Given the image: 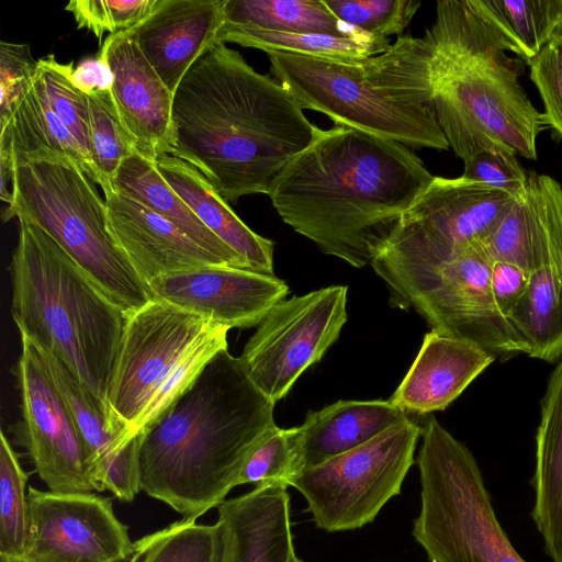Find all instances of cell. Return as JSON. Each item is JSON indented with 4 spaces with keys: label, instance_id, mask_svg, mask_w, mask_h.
I'll return each mask as SVG.
<instances>
[{
    "label": "cell",
    "instance_id": "1",
    "mask_svg": "<svg viewBox=\"0 0 562 562\" xmlns=\"http://www.w3.org/2000/svg\"><path fill=\"white\" fill-rule=\"evenodd\" d=\"M317 130L283 86L216 43L173 93L169 155L192 165L227 203H236L244 195H268Z\"/></svg>",
    "mask_w": 562,
    "mask_h": 562
},
{
    "label": "cell",
    "instance_id": "2",
    "mask_svg": "<svg viewBox=\"0 0 562 562\" xmlns=\"http://www.w3.org/2000/svg\"><path fill=\"white\" fill-rule=\"evenodd\" d=\"M434 177L409 147L335 125L317 130L268 196L282 221L321 251L362 268Z\"/></svg>",
    "mask_w": 562,
    "mask_h": 562
},
{
    "label": "cell",
    "instance_id": "3",
    "mask_svg": "<svg viewBox=\"0 0 562 562\" xmlns=\"http://www.w3.org/2000/svg\"><path fill=\"white\" fill-rule=\"evenodd\" d=\"M273 407L239 358L217 353L140 435V491L198 519L237 486L248 458L276 426Z\"/></svg>",
    "mask_w": 562,
    "mask_h": 562
},
{
    "label": "cell",
    "instance_id": "4",
    "mask_svg": "<svg viewBox=\"0 0 562 562\" xmlns=\"http://www.w3.org/2000/svg\"><path fill=\"white\" fill-rule=\"evenodd\" d=\"M434 44V111L450 148L463 161L504 146L535 160L542 113L519 82L521 65L468 0H440L425 33Z\"/></svg>",
    "mask_w": 562,
    "mask_h": 562
},
{
    "label": "cell",
    "instance_id": "5",
    "mask_svg": "<svg viewBox=\"0 0 562 562\" xmlns=\"http://www.w3.org/2000/svg\"><path fill=\"white\" fill-rule=\"evenodd\" d=\"M430 38L398 36L360 61L270 53L271 74L303 110L409 148L447 150L432 105Z\"/></svg>",
    "mask_w": 562,
    "mask_h": 562
},
{
    "label": "cell",
    "instance_id": "6",
    "mask_svg": "<svg viewBox=\"0 0 562 562\" xmlns=\"http://www.w3.org/2000/svg\"><path fill=\"white\" fill-rule=\"evenodd\" d=\"M19 224L9 269L20 336L60 359L109 414L108 387L126 314L44 231Z\"/></svg>",
    "mask_w": 562,
    "mask_h": 562
},
{
    "label": "cell",
    "instance_id": "7",
    "mask_svg": "<svg viewBox=\"0 0 562 562\" xmlns=\"http://www.w3.org/2000/svg\"><path fill=\"white\" fill-rule=\"evenodd\" d=\"M12 202L2 213L35 224L126 315L151 299L111 235L105 200L68 156L43 148L13 157Z\"/></svg>",
    "mask_w": 562,
    "mask_h": 562
},
{
    "label": "cell",
    "instance_id": "8",
    "mask_svg": "<svg viewBox=\"0 0 562 562\" xmlns=\"http://www.w3.org/2000/svg\"><path fill=\"white\" fill-rule=\"evenodd\" d=\"M417 465L412 535L430 562H527L497 519L475 457L434 417L422 430Z\"/></svg>",
    "mask_w": 562,
    "mask_h": 562
},
{
    "label": "cell",
    "instance_id": "9",
    "mask_svg": "<svg viewBox=\"0 0 562 562\" xmlns=\"http://www.w3.org/2000/svg\"><path fill=\"white\" fill-rule=\"evenodd\" d=\"M514 198L461 176H435L371 261L390 304L408 308L439 267L487 237Z\"/></svg>",
    "mask_w": 562,
    "mask_h": 562
},
{
    "label": "cell",
    "instance_id": "10",
    "mask_svg": "<svg viewBox=\"0 0 562 562\" xmlns=\"http://www.w3.org/2000/svg\"><path fill=\"white\" fill-rule=\"evenodd\" d=\"M422 430L407 419L350 451L297 472L288 485L305 498L317 528L327 532L360 529L401 493Z\"/></svg>",
    "mask_w": 562,
    "mask_h": 562
},
{
    "label": "cell",
    "instance_id": "11",
    "mask_svg": "<svg viewBox=\"0 0 562 562\" xmlns=\"http://www.w3.org/2000/svg\"><path fill=\"white\" fill-rule=\"evenodd\" d=\"M215 325L161 300L126 315L106 403L110 426L126 449L128 435L193 345Z\"/></svg>",
    "mask_w": 562,
    "mask_h": 562
},
{
    "label": "cell",
    "instance_id": "12",
    "mask_svg": "<svg viewBox=\"0 0 562 562\" xmlns=\"http://www.w3.org/2000/svg\"><path fill=\"white\" fill-rule=\"evenodd\" d=\"M346 285H331L277 303L241 356L251 382L276 405L319 361L347 322Z\"/></svg>",
    "mask_w": 562,
    "mask_h": 562
},
{
    "label": "cell",
    "instance_id": "13",
    "mask_svg": "<svg viewBox=\"0 0 562 562\" xmlns=\"http://www.w3.org/2000/svg\"><path fill=\"white\" fill-rule=\"evenodd\" d=\"M493 262L483 243H473L437 269L409 307L431 330L469 341L504 362L528 355V348L494 300Z\"/></svg>",
    "mask_w": 562,
    "mask_h": 562
},
{
    "label": "cell",
    "instance_id": "14",
    "mask_svg": "<svg viewBox=\"0 0 562 562\" xmlns=\"http://www.w3.org/2000/svg\"><path fill=\"white\" fill-rule=\"evenodd\" d=\"M24 440L40 479L53 493H92L89 452L74 416L30 339L21 336L16 367Z\"/></svg>",
    "mask_w": 562,
    "mask_h": 562
},
{
    "label": "cell",
    "instance_id": "15",
    "mask_svg": "<svg viewBox=\"0 0 562 562\" xmlns=\"http://www.w3.org/2000/svg\"><path fill=\"white\" fill-rule=\"evenodd\" d=\"M30 562H124L134 542L112 501L94 493L27 490Z\"/></svg>",
    "mask_w": 562,
    "mask_h": 562
},
{
    "label": "cell",
    "instance_id": "16",
    "mask_svg": "<svg viewBox=\"0 0 562 562\" xmlns=\"http://www.w3.org/2000/svg\"><path fill=\"white\" fill-rule=\"evenodd\" d=\"M151 300H161L223 325L258 326L269 311L289 294L274 274L226 266L172 272L147 284Z\"/></svg>",
    "mask_w": 562,
    "mask_h": 562
},
{
    "label": "cell",
    "instance_id": "17",
    "mask_svg": "<svg viewBox=\"0 0 562 562\" xmlns=\"http://www.w3.org/2000/svg\"><path fill=\"white\" fill-rule=\"evenodd\" d=\"M99 56L112 74L111 94L135 149L156 162L173 144V93L126 33L110 34Z\"/></svg>",
    "mask_w": 562,
    "mask_h": 562
},
{
    "label": "cell",
    "instance_id": "18",
    "mask_svg": "<svg viewBox=\"0 0 562 562\" xmlns=\"http://www.w3.org/2000/svg\"><path fill=\"white\" fill-rule=\"evenodd\" d=\"M482 243L493 261L529 274L541 268L562 270V186L548 175L529 171L525 190Z\"/></svg>",
    "mask_w": 562,
    "mask_h": 562
},
{
    "label": "cell",
    "instance_id": "19",
    "mask_svg": "<svg viewBox=\"0 0 562 562\" xmlns=\"http://www.w3.org/2000/svg\"><path fill=\"white\" fill-rule=\"evenodd\" d=\"M223 5L224 0H157L125 31L172 93L194 63L218 43Z\"/></svg>",
    "mask_w": 562,
    "mask_h": 562
},
{
    "label": "cell",
    "instance_id": "20",
    "mask_svg": "<svg viewBox=\"0 0 562 562\" xmlns=\"http://www.w3.org/2000/svg\"><path fill=\"white\" fill-rule=\"evenodd\" d=\"M104 195L111 235L146 286L164 274L225 266L172 223L115 188Z\"/></svg>",
    "mask_w": 562,
    "mask_h": 562
},
{
    "label": "cell",
    "instance_id": "21",
    "mask_svg": "<svg viewBox=\"0 0 562 562\" xmlns=\"http://www.w3.org/2000/svg\"><path fill=\"white\" fill-rule=\"evenodd\" d=\"M282 486H257L217 506L221 562H296L290 495Z\"/></svg>",
    "mask_w": 562,
    "mask_h": 562
},
{
    "label": "cell",
    "instance_id": "22",
    "mask_svg": "<svg viewBox=\"0 0 562 562\" xmlns=\"http://www.w3.org/2000/svg\"><path fill=\"white\" fill-rule=\"evenodd\" d=\"M38 350L86 443L98 492L109 491L122 502H132L140 492V435L134 438L128 448L121 450L119 437L111 428L109 414L103 406L60 359L40 348Z\"/></svg>",
    "mask_w": 562,
    "mask_h": 562
},
{
    "label": "cell",
    "instance_id": "23",
    "mask_svg": "<svg viewBox=\"0 0 562 562\" xmlns=\"http://www.w3.org/2000/svg\"><path fill=\"white\" fill-rule=\"evenodd\" d=\"M495 360L469 341L430 330L389 401L406 414L443 411Z\"/></svg>",
    "mask_w": 562,
    "mask_h": 562
},
{
    "label": "cell",
    "instance_id": "24",
    "mask_svg": "<svg viewBox=\"0 0 562 562\" xmlns=\"http://www.w3.org/2000/svg\"><path fill=\"white\" fill-rule=\"evenodd\" d=\"M407 419L408 415L389 400L338 401L319 411H310L301 426L290 428L292 476L350 451Z\"/></svg>",
    "mask_w": 562,
    "mask_h": 562
},
{
    "label": "cell",
    "instance_id": "25",
    "mask_svg": "<svg viewBox=\"0 0 562 562\" xmlns=\"http://www.w3.org/2000/svg\"><path fill=\"white\" fill-rule=\"evenodd\" d=\"M530 517L546 554L562 562V359L551 372L540 402Z\"/></svg>",
    "mask_w": 562,
    "mask_h": 562
},
{
    "label": "cell",
    "instance_id": "26",
    "mask_svg": "<svg viewBox=\"0 0 562 562\" xmlns=\"http://www.w3.org/2000/svg\"><path fill=\"white\" fill-rule=\"evenodd\" d=\"M155 164L196 217L239 255L249 270L273 274V241L251 231L196 168L169 154L160 155Z\"/></svg>",
    "mask_w": 562,
    "mask_h": 562
},
{
    "label": "cell",
    "instance_id": "27",
    "mask_svg": "<svg viewBox=\"0 0 562 562\" xmlns=\"http://www.w3.org/2000/svg\"><path fill=\"white\" fill-rule=\"evenodd\" d=\"M113 188L172 223L225 266L248 269L232 248L213 234L158 171L156 164L137 150L121 164Z\"/></svg>",
    "mask_w": 562,
    "mask_h": 562
},
{
    "label": "cell",
    "instance_id": "28",
    "mask_svg": "<svg viewBox=\"0 0 562 562\" xmlns=\"http://www.w3.org/2000/svg\"><path fill=\"white\" fill-rule=\"evenodd\" d=\"M43 148L68 156L92 182L100 183L95 169L52 111L36 72L32 87L8 122L0 127V153L13 158Z\"/></svg>",
    "mask_w": 562,
    "mask_h": 562
},
{
    "label": "cell",
    "instance_id": "29",
    "mask_svg": "<svg viewBox=\"0 0 562 562\" xmlns=\"http://www.w3.org/2000/svg\"><path fill=\"white\" fill-rule=\"evenodd\" d=\"M528 348V357L549 363L562 359V270L529 274L526 291L507 316Z\"/></svg>",
    "mask_w": 562,
    "mask_h": 562
},
{
    "label": "cell",
    "instance_id": "30",
    "mask_svg": "<svg viewBox=\"0 0 562 562\" xmlns=\"http://www.w3.org/2000/svg\"><path fill=\"white\" fill-rule=\"evenodd\" d=\"M217 42L235 43L267 54L285 53L349 63L376 56L391 46L387 37L371 34L352 37L319 33H290L223 23Z\"/></svg>",
    "mask_w": 562,
    "mask_h": 562
},
{
    "label": "cell",
    "instance_id": "31",
    "mask_svg": "<svg viewBox=\"0 0 562 562\" xmlns=\"http://www.w3.org/2000/svg\"><path fill=\"white\" fill-rule=\"evenodd\" d=\"M223 24L352 37L368 34L337 19L324 0H224Z\"/></svg>",
    "mask_w": 562,
    "mask_h": 562
},
{
    "label": "cell",
    "instance_id": "32",
    "mask_svg": "<svg viewBox=\"0 0 562 562\" xmlns=\"http://www.w3.org/2000/svg\"><path fill=\"white\" fill-rule=\"evenodd\" d=\"M504 48L528 65L547 44V0H468Z\"/></svg>",
    "mask_w": 562,
    "mask_h": 562
},
{
    "label": "cell",
    "instance_id": "33",
    "mask_svg": "<svg viewBox=\"0 0 562 562\" xmlns=\"http://www.w3.org/2000/svg\"><path fill=\"white\" fill-rule=\"evenodd\" d=\"M221 555L216 524L182 518L136 540L130 562H221Z\"/></svg>",
    "mask_w": 562,
    "mask_h": 562
},
{
    "label": "cell",
    "instance_id": "34",
    "mask_svg": "<svg viewBox=\"0 0 562 562\" xmlns=\"http://www.w3.org/2000/svg\"><path fill=\"white\" fill-rule=\"evenodd\" d=\"M37 60V77L52 111L75 138L88 162L95 169L90 147L88 94L72 81V63L61 64L52 54Z\"/></svg>",
    "mask_w": 562,
    "mask_h": 562
},
{
    "label": "cell",
    "instance_id": "35",
    "mask_svg": "<svg viewBox=\"0 0 562 562\" xmlns=\"http://www.w3.org/2000/svg\"><path fill=\"white\" fill-rule=\"evenodd\" d=\"M91 156L103 192L113 189V180L123 160L135 146L121 123L111 89L88 94Z\"/></svg>",
    "mask_w": 562,
    "mask_h": 562
},
{
    "label": "cell",
    "instance_id": "36",
    "mask_svg": "<svg viewBox=\"0 0 562 562\" xmlns=\"http://www.w3.org/2000/svg\"><path fill=\"white\" fill-rule=\"evenodd\" d=\"M29 474L4 432L0 434V554L23 557L27 538Z\"/></svg>",
    "mask_w": 562,
    "mask_h": 562
},
{
    "label": "cell",
    "instance_id": "37",
    "mask_svg": "<svg viewBox=\"0 0 562 562\" xmlns=\"http://www.w3.org/2000/svg\"><path fill=\"white\" fill-rule=\"evenodd\" d=\"M340 21L374 36L401 35L422 5L419 0H324Z\"/></svg>",
    "mask_w": 562,
    "mask_h": 562
},
{
    "label": "cell",
    "instance_id": "38",
    "mask_svg": "<svg viewBox=\"0 0 562 562\" xmlns=\"http://www.w3.org/2000/svg\"><path fill=\"white\" fill-rule=\"evenodd\" d=\"M293 474V448L291 431L277 425L252 451L237 480V486H282Z\"/></svg>",
    "mask_w": 562,
    "mask_h": 562
},
{
    "label": "cell",
    "instance_id": "39",
    "mask_svg": "<svg viewBox=\"0 0 562 562\" xmlns=\"http://www.w3.org/2000/svg\"><path fill=\"white\" fill-rule=\"evenodd\" d=\"M157 0H72L65 10L69 11L78 29L91 31L98 38L104 32L117 34L140 22Z\"/></svg>",
    "mask_w": 562,
    "mask_h": 562
},
{
    "label": "cell",
    "instance_id": "40",
    "mask_svg": "<svg viewBox=\"0 0 562 562\" xmlns=\"http://www.w3.org/2000/svg\"><path fill=\"white\" fill-rule=\"evenodd\" d=\"M517 156L504 146L483 149L463 161L461 177L516 196L525 190L528 181V172Z\"/></svg>",
    "mask_w": 562,
    "mask_h": 562
},
{
    "label": "cell",
    "instance_id": "41",
    "mask_svg": "<svg viewBox=\"0 0 562 562\" xmlns=\"http://www.w3.org/2000/svg\"><path fill=\"white\" fill-rule=\"evenodd\" d=\"M38 60L29 44L0 42V126L13 114L33 85Z\"/></svg>",
    "mask_w": 562,
    "mask_h": 562
},
{
    "label": "cell",
    "instance_id": "42",
    "mask_svg": "<svg viewBox=\"0 0 562 562\" xmlns=\"http://www.w3.org/2000/svg\"><path fill=\"white\" fill-rule=\"evenodd\" d=\"M528 66L544 106L543 123L562 138V48L548 42Z\"/></svg>",
    "mask_w": 562,
    "mask_h": 562
},
{
    "label": "cell",
    "instance_id": "43",
    "mask_svg": "<svg viewBox=\"0 0 562 562\" xmlns=\"http://www.w3.org/2000/svg\"><path fill=\"white\" fill-rule=\"evenodd\" d=\"M529 273L502 261H494L491 272V286L499 311L507 318L510 311L526 291Z\"/></svg>",
    "mask_w": 562,
    "mask_h": 562
},
{
    "label": "cell",
    "instance_id": "44",
    "mask_svg": "<svg viewBox=\"0 0 562 562\" xmlns=\"http://www.w3.org/2000/svg\"><path fill=\"white\" fill-rule=\"evenodd\" d=\"M74 83L85 93L111 89L112 74L106 63L100 57H88L74 68Z\"/></svg>",
    "mask_w": 562,
    "mask_h": 562
},
{
    "label": "cell",
    "instance_id": "45",
    "mask_svg": "<svg viewBox=\"0 0 562 562\" xmlns=\"http://www.w3.org/2000/svg\"><path fill=\"white\" fill-rule=\"evenodd\" d=\"M562 48V0H547V43Z\"/></svg>",
    "mask_w": 562,
    "mask_h": 562
},
{
    "label": "cell",
    "instance_id": "46",
    "mask_svg": "<svg viewBox=\"0 0 562 562\" xmlns=\"http://www.w3.org/2000/svg\"><path fill=\"white\" fill-rule=\"evenodd\" d=\"M0 562H30L24 557L0 554Z\"/></svg>",
    "mask_w": 562,
    "mask_h": 562
},
{
    "label": "cell",
    "instance_id": "47",
    "mask_svg": "<svg viewBox=\"0 0 562 562\" xmlns=\"http://www.w3.org/2000/svg\"><path fill=\"white\" fill-rule=\"evenodd\" d=\"M296 562H303V561H301V560L299 559Z\"/></svg>",
    "mask_w": 562,
    "mask_h": 562
}]
</instances>
